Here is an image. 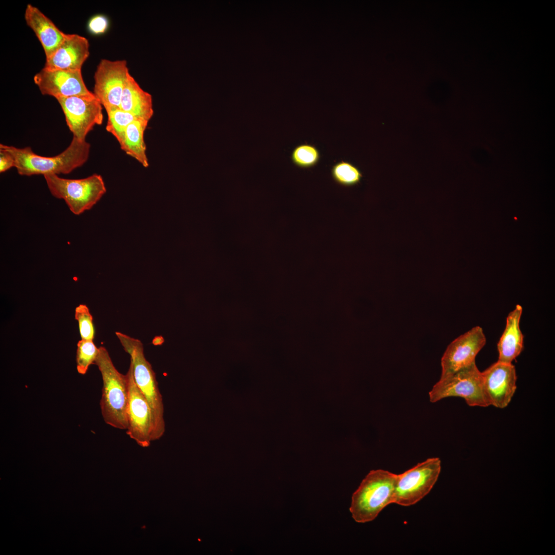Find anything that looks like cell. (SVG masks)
Segmentation results:
<instances>
[{
	"mask_svg": "<svg viewBox=\"0 0 555 555\" xmlns=\"http://www.w3.org/2000/svg\"><path fill=\"white\" fill-rule=\"evenodd\" d=\"M0 148L12 155L15 168L20 175L44 176L68 174L82 166L88 159L90 145L86 140L73 137L70 144L64 151L52 157L39 155L29 146L17 148L1 144Z\"/></svg>",
	"mask_w": 555,
	"mask_h": 555,
	"instance_id": "obj_1",
	"label": "cell"
},
{
	"mask_svg": "<svg viewBox=\"0 0 555 555\" xmlns=\"http://www.w3.org/2000/svg\"><path fill=\"white\" fill-rule=\"evenodd\" d=\"M124 350L130 356L135 382L147 400L151 410L153 440L160 439L165 432L164 405L155 374L144 354L143 345L139 339L120 332H116Z\"/></svg>",
	"mask_w": 555,
	"mask_h": 555,
	"instance_id": "obj_2",
	"label": "cell"
},
{
	"mask_svg": "<svg viewBox=\"0 0 555 555\" xmlns=\"http://www.w3.org/2000/svg\"><path fill=\"white\" fill-rule=\"evenodd\" d=\"M102 376L103 387L100 400L101 412L105 422L116 429L126 430L128 386L126 374L120 373L114 366L104 346L99 347L95 362Z\"/></svg>",
	"mask_w": 555,
	"mask_h": 555,
	"instance_id": "obj_3",
	"label": "cell"
},
{
	"mask_svg": "<svg viewBox=\"0 0 555 555\" xmlns=\"http://www.w3.org/2000/svg\"><path fill=\"white\" fill-rule=\"evenodd\" d=\"M397 477V474L381 469L368 473L352 496L349 510L356 522L372 521L394 503Z\"/></svg>",
	"mask_w": 555,
	"mask_h": 555,
	"instance_id": "obj_4",
	"label": "cell"
},
{
	"mask_svg": "<svg viewBox=\"0 0 555 555\" xmlns=\"http://www.w3.org/2000/svg\"><path fill=\"white\" fill-rule=\"evenodd\" d=\"M44 176L51 194L63 199L76 215L90 209L106 191L102 177L97 174L77 179L63 178L55 174Z\"/></svg>",
	"mask_w": 555,
	"mask_h": 555,
	"instance_id": "obj_5",
	"label": "cell"
},
{
	"mask_svg": "<svg viewBox=\"0 0 555 555\" xmlns=\"http://www.w3.org/2000/svg\"><path fill=\"white\" fill-rule=\"evenodd\" d=\"M450 397L462 398L470 406H489L484 390L481 372L475 362L440 377L429 392L432 402Z\"/></svg>",
	"mask_w": 555,
	"mask_h": 555,
	"instance_id": "obj_6",
	"label": "cell"
},
{
	"mask_svg": "<svg viewBox=\"0 0 555 555\" xmlns=\"http://www.w3.org/2000/svg\"><path fill=\"white\" fill-rule=\"evenodd\" d=\"M440 470V460L435 457L397 474L394 503L409 506L420 501L433 487Z\"/></svg>",
	"mask_w": 555,
	"mask_h": 555,
	"instance_id": "obj_7",
	"label": "cell"
},
{
	"mask_svg": "<svg viewBox=\"0 0 555 555\" xmlns=\"http://www.w3.org/2000/svg\"><path fill=\"white\" fill-rule=\"evenodd\" d=\"M73 137L85 140L95 126L103 123V106L94 96H74L56 99Z\"/></svg>",
	"mask_w": 555,
	"mask_h": 555,
	"instance_id": "obj_8",
	"label": "cell"
},
{
	"mask_svg": "<svg viewBox=\"0 0 555 555\" xmlns=\"http://www.w3.org/2000/svg\"><path fill=\"white\" fill-rule=\"evenodd\" d=\"M130 71L125 60L101 59L94 73L92 92L106 112L120 108Z\"/></svg>",
	"mask_w": 555,
	"mask_h": 555,
	"instance_id": "obj_9",
	"label": "cell"
},
{
	"mask_svg": "<svg viewBox=\"0 0 555 555\" xmlns=\"http://www.w3.org/2000/svg\"><path fill=\"white\" fill-rule=\"evenodd\" d=\"M126 375L128 386L126 434L140 446L147 447L153 441L151 410L135 382L131 363Z\"/></svg>",
	"mask_w": 555,
	"mask_h": 555,
	"instance_id": "obj_10",
	"label": "cell"
},
{
	"mask_svg": "<svg viewBox=\"0 0 555 555\" xmlns=\"http://www.w3.org/2000/svg\"><path fill=\"white\" fill-rule=\"evenodd\" d=\"M486 342L479 326L460 335L447 347L441 359L440 377L446 376L475 362V358Z\"/></svg>",
	"mask_w": 555,
	"mask_h": 555,
	"instance_id": "obj_11",
	"label": "cell"
},
{
	"mask_svg": "<svg viewBox=\"0 0 555 555\" xmlns=\"http://www.w3.org/2000/svg\"><path fill=\"white\" fill-rule=\"evenodd\" d=\"M481 375L489 405L499 409L507 406L516 390L514 365L497 361L481 372Z\"/></svg>",
	"mask_w": 555,
	"mask_h": 555,
	"instance_id": "obj_12",
	"label": "cell"
},
{
	"mask_svg": "<svg viewBox=\"0 0 555 555\" xmlns=\"http://www.w3.org/2000/svg\"><path fill=\"white\" fill-rule=\"evenodd\" d=\"M33 80L42 95L52 96L55 99L92 94L85 85L81 70L44 67L35 75Z\"/></svg>",
	"mask_w": 555,
	"mask_h": 555,
	"instance_id": "obj_13",
	"label": "cell"
},
{
	"mask_svg": "<svg viewBox=\"0 0 555 555\" xmlns=\"http://www.w3.org/2000/svg\"><path fill=\"white\" fill-rule=\"evenodd\" d=\"M89 55L88 40L77 34H66L57 49L48 58L44 67L52 69L81 70Z\"/></svg>",
	"mask_w": 555,
	"mask_h": 555,
	"instance_id": "obj_14",
	"label": "cell"
},
{
	"mask_svg": "<svg viewBox=\"0 0 555 555\" xmlns=\"http://www.w3.org/2000/svg\"><path fill=\"white\" fill-rule=\"evenodd\" d=\"M24 17L27 25L33 31L40 42L46 58H48L61 44L66 34L31 4L27 5Z\"/></svg>",
	"mask_w": 555,
	"mask_h": 555,
	"instance_id": "obj_15",
	"label": "cell"
},
{
	"mask_svg": "<svg viewBox=\"0 0 555 555\" xmlns=\"http://www.w3.org/2000/svg\"><path fill=\"white\" fill-rule=\"evenodd\" d=\"M523 308L516 305L506 318L505 330L497 345L498 361L512 363L523 349L524 336L520 328Z\"/></svg>",
	"mask_w": 555,
	"mask_h": 555,
	"instance_id": "obj_16",
	"label": "cell"
},
{
	"mask_svg": "<svg viewBox=\"0 0 555 555\" xmlns=\"http://www.w3.org/2000/svg\"><path fill=\"white\" fill-rule=\"evenodd\" d=\"M120 108L148 122L154 114L152 95L141 88L130 73L122 92Z\"/></svg>",
	"mask_w": 555,
	"mask_h": 555,
	"instance_id": "obj_17",
	"label": "cell"
},
{
	"mask_svg": "<svg viewBox=\"0 0 555 555\" xmlns=\"http://www.w3.org/2000/svg\"><path fill=\"white\" fill-rule=\"evenodd\" d=\"M149 122L137 119L127 127L121 141V149L128 156L136 159L143 167L149 165L144 142V132Z\"/></svg>",
	"mask_w": 555,
	"mask_h": 555,
	"instance_id": "obj_18",
	"label": "cell"
},
{
	"mask_svg": "<svg viewBox=\"0 0 555 555\" xmlns=\"http://www.w3.org/2000/svg\"><path fill=\"white\" fill-rule=\"evenodd\" d=\"M106 113L108 118L106 130L112 134L119 143L128 125L138 118L120 108L112 109Z\"/></svg>",
	"mask_w": 555,
	"mask_h": 555,
	"instance_id": "obj_19",
	"label": "cell"
},
{
	"mask_svg": "<svg viewBox=\"0 0 555 555\" xmlns=\"http://www.w3.org/2000/svg\"><path fill=\"white\" fill-rule=\"evenodd\" d=\"M331 175L334 181L343 187H352L358 184L362 178L360 170L355 165L346 161L335 164L331 169Z\"/></svg>",
	"mask_w": 555,
	"mask_h": 555,
	"instance_id": "obj_20",
	"label": "cell"
},
{
	"mask_svg": "<svg viewBox=\"0 0 555 555\" xmlns=\"http://www.w3.org/2000/svg\"><path fill=\"white\" fill-rule=\"evenodd\" d=\"M99 353L93 340H82L77 343L76 353L77 369L81 375H85L89 366L94 364Z\"/></svg>",
	"mask_w": 555,
	"mask_h": 555,
	"instance_id": "obj_21",
	"label": "cell"
},
{
	"mask_svg": "<svg viewBox=\"0 0 555 555\" xmlns=\"http://www.w3.org/2000/svg\"><path fill=\"white\" fill-rule=\"evenodd\" d=\"M291 158L295 165L302 168H309L314 166L318 163L320 159V154L314 146L303 144L294 149Z\"/></svg>",
	"mask_w": 555,
	"mask_h": 555,
	"instance_id": "obj_22",
	"label": "cell"
},
{
	"mask_svg": "<svg viewBox=\"0 0 555 555\" xmlns=\"http://www.w3.org/2000/svg\"><path fill=\"white\" fill-rule=\"evenodd\" d=\"M75 317L79 324L81 339L93 340L95 336L93 318L88 307L85 304H80L75 309Z\"/></svg>",
	"mask_w": 555,
	"mask_h": 555,
	"instance_id": "obj_23",
	"label": "cell"
},
{
	"mask_svg": "<svg viewBox=\"0 0 555 555\" xmlns=\"http://www.w3.org/2000/svg\"><path fill=\"white\" fill-rule=\"evenodd\" d=\"M109 27V21L104 14H97L90 18L87 23L88 31L93 35H99L106 32Z\"/></svg>",
	"mask_w": 555,
	"mask_h": 555,
	"instance_id": "obj_24",
	"label": "cell"
},
{
	"mask_svg": "<svg viewBox=\"0 0 555 555\" xmlns=\"http://www.w3.org/2000/svg\"><path fill=\"white\" fill-rule=\"evenodd\" d=\"M12 167H15L13 157L9 152L0 148V172L3 173Z\"/></svg>",
	"mask_w": 555,
	"mask_h": 555,
	"instance_id": "obj_25",
	"label": "cell"
}]
</instances>
